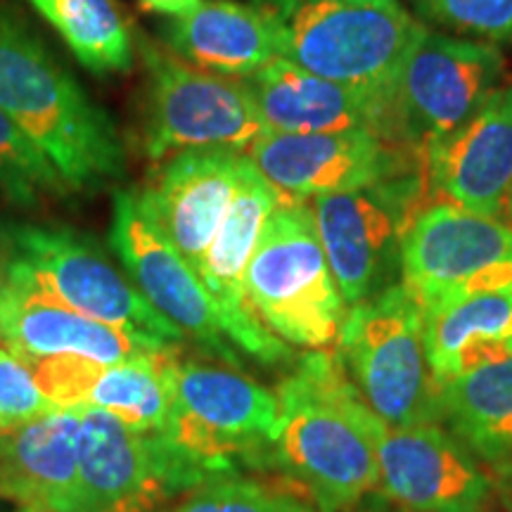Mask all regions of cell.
Masks as SVG:
<instances>
[{"label": "cell", "instance_id": "cell-7", "mask_svg": "<svg viewBox=\"0 0 512 512\" xmlns=\"http://www.w3.org/2000/svg\"><path fill=\"white\" fill-rule=\"evenodd\" d=\"M8 240V283L138 335L169 344L185 339L83 235L55 226H19L10 228Z\"/></svg>", "mask_w": 512, "mask_h": 512}, {"label": "cell", "instance_id": "cell-31", "mask_svg": "<svg viewBox=\"0 0 512 512\" xmlns=\"http://www.w3.org/2000/svg\"><path fill=\"white\" fill-rule=\"evenodd\" d=\"M491 472H494L498 501H501L505 510L512 512V458H508L501 465L491 467Z\"/></svg>", "mask_w": 512, "mask_h": 512}, {"label": "cell", "instance_id": "cell-33", "mask_svg": "<svg viewBox=\"0 0 512 512\" xmlns=\"http://www.w3.org/2000/svg\"><path fill=\"white\" fill-rule=\"evenodd\" d=\"M349 512H411V510L401 508V505L389 501V498L384 496L382 491H375V494L363 498V501L358 503L356 508H351Z\"/></svg>", "mask_w": 512, "mask_h": 512}, {"label": "cell", "instance_id": "cell-36", "mask_svg": "<svg viewBox=\"0 0 512 512\" xmlns=\"http://www.w3.org/2000/svg\"><path fill=\"white\" fill-rule=\"evenodd\" d=\"M22 512H34V510H24V508H22Z\"/></svg>", "mask_w": 512, "mask_h": 512}, {"label": "cell", "instance_id": "cell-15", "mask_svg": "<svg viewBox=\"0 0 512 512\" xmlns=\"http://www.w3.org/2000/svg\"><path fill=\"white\" fill-rule=\"evenodd\" d=\"M110 245L128 280L152 309L174 323L185 337L195 339L207 354L238 368V351L223 332L209 292L204 290L195 268L150 219L138 192L114 195Z\"/></svg>", "mask_w": 512, "mask_h": 512}, {"label": "cell", "instance_id": "cell-13", "mask_svg": "<svg viewBox=\"0 0 512 512\" xmlns=\"http://www.w3.org/2000/svg\"><path fill=\"white\" fill-rule=\"evenodd\" d=\"M247 159L285 202L366 188L425 166L420 152L368 128L339 133L266 131L247 147Z\"/></svg>", "mask_w": 512, "mask_h": 512}, {"label": "cell", "instance_id": "cell-11", "mask_svg": "<svg viewBox=\"0 0 512 512\" xmlns=\"http://www.w3.org/2000/svg\"><path fill=\"white\" fill-rule=\"evenodd\" d=\"M150 74L145 152L162 159L183 150H247L266 133L245 81L192 67L143 43Z\"/></svg>", "mask_w": 512, "mask_h": 512}, {"label": "cell", "instance_id": "cell-2", "mask_svg": "<svg viewBox=\"0 0 512 512\" xmlns=\"http://www.w3.org/2000/svg\"><path fill=\"white\" fill-rule=\"evenodd\" d=\"M0 107L53 162L67 188L124 174L114 121L8 5H0Z\"/></svg>", "mask_w": 512, "mask_h": 512}, {"label": "cell", "instance_id": "cell-5", "mask_svg": "<svg viewBox=\"0 0 512 512\" xmlns=\"http://www.w3.org/2000/svg\"><path fill=\"white\" fill-rule=\"evenodd\" d=\"M335 354L370 411L394 427L437 422L422 311L401 283L349 306Z\"/></svg>", "mask_w": 512, "mask_h": 512}, {"label": "cell", "instance_id": "cell-6", "mask_svg": "<svg viewBox=\"0 0 512 512\" xmlns=\"http://www.w3.org/2000/svg\"><path fill=\"white\" fill-rule=\"evenodd\" d=\"M278 396L233 366L183 361L171 370V415L162 432L209 477L264 467L278 434Z\"/></svg>", "mask_w": 512, "mask_h": 512}, {"label": "cell", "instance_id": "cell-35", "mask_svg": "<svg viewBox=\"0 0 512 512\" xmlns=\"http://www.w3.org/2000/svg\"><path fill=\"white\" fill-rule=\"evenodd\" d=\"M5 432V427H3V422H0V434H3Z\"/></svg>", "mask_w": 512, "mask_h": 512}, {"label": "cell", "instance_id": "cell-23", "mask_svg": "<svg viewBox=\"0 0 512 512\" xmlns=\"http://www.w3.org/2000/svg\"><path fill=\"white\" fill-rule=\"evenodd\" d=\"M166 38L181 60L228 79H247L283 57L278 22L259 3L200 0L174 19Z\"/></svg>", "mask_w": 512, "mask_h": 512}, {"label": "cell", "instance_id": "cell-10", "mask_svg": "<svg viewBox=\"0 0 512 512\" xmlns=\"http://www.w3.org/2000/svg\"><path fill=\"white\" fill-rule=\"evenodd\" d=\"M401 285L422 316L475 294L512 290V228L448 202H430L401 245Z\"/></svg>", "mask_w": 512, "mask_h": 512}, {"label": "cell", "instance_id": "cell-8", "mask_svg": "<svg viewBox=\"0 0 512 512\" xmlns=\"http://www.w3.org/2000/svg\"><path fill=\"white\" fill-rule=\"evenodd\" d=\"M430 188L425 166L311 200L320 245L347 306L401 283V245Z\"/></svg>", "mask_w": 512, "mask_h": 512}, {"label": "cell", "instance_id": "cell-18", "mask_svg": "<svg viewBox=\"0 0 512 512\" xmlns=\"http://www.w3.org/2000/svg\"><path fill=\"white\" fill-rule=\"evenodd\" d=\"M178 347L124 363L86 358L27 361L57 408H98L138 432H164L171 415V370Z\"/></svg>", "mask_w": 512, "mask_h": 512}, {"label": "cell", "instance_id": "cell-29", "mask_svg": "<svg viewBox=\"0 0 512 512\" xmlns=\"http://www.w3.org/2000/svg\"><path fill=\"white\" fill-rule=\"evenodd\" d=\"M418 15L484 43H512V0H413Z\"/></svg>", "mask_w": 512, "mask_h": 512}, {"label": "cell", "instance_id": "cell-14", "mask_svg": "<svg viewBox=\"0 0 512 512\" xmlns=\"http://www.w3.org/2000/svg\"><path fill=\"white\" fill-rule=\"evenodd\" d=\"M380 491L411 512H491L494 477L439 422L394 427L370 415Z\"/></svg>", "mask_w": 512, "mask_h": 512}, {"label": "cell", "instance_id": "cell-30", "mask_svg": "<svg viewBox=\"0 0 512 512\" xmlns=\"http://www.w3.org/2000/svg\"><path fill=\"white\" fill-rule=\"evenodd\" d=\"M53 411L57 406L41 392L29 363L10 349H0V422L5 430Z\"/></svg>", "mask_w": 512, "mask_h": 512}, {"label": "cell", "instance_id": "cell-34", "mask_svg": "<svg viewBox=\"0 0 512 512\" xmlns=\"http://www.w3.org/2000/svg\"><path fill=\"white\" fill-rule=\"evenodd\" d=\"M505 211H508V216H510V221H512V190H510V195H508V202H505Z\"/></svg>", "mask_w": 512, "mask_h": 512}, {"label": "cell", "instance_id": "cell-32", "mask_svg": "<svg viewBox=\"0 0 512 512\" xmlns=\"http://www.w3.org/2000/svg\"><path fill=\"white\" fill-rule=\"evenodd\" d=\"M140 5L150 12H159V15L176 19L185 15V12H190L192 8H197L200 0H140Z\"/></svg>", "mask_w": 512, "mask_h": 512}, {"label": "cell", "instance_id": "cell-24", "mask_svg": "<svg viewBox=\"0 0 512 512\" xmlns=\"http://www.w3.org/2000/svg\"><path fill=\"white\" fill-rule=\"evenodd\" d=\"M434 382L512 356V290L475 294L422 316Z\"/></svg>", "mask_w": 512, "mask_h": 512}, {"label": "cell", "instance_id": "cell-28", "mask_svg": "<svg viewBox=\"0 0 512 512\" xmlns=\"http://www.w3.org/2000/svg\"><path fill=\"white\" fill-rule=\"evenodd\" d=\"M67 188L53 162L0 107V192L10 202L31 204Z\"/></svg>", "mask_w": 512, "mask_h": 512}, {"label": "cell", "instance_id": "cell-20", "mask_svg": "<svg viewBox=\"0 0 512 512\" xmlns=\"http://www.w3.org/2000/svg\"><path fill=\"white\" fill-rule=\"evenodd\" d=\"M245 155L233 150H183L169 159L140 202L188 264L200 266L238 190Z\"/></svg>", "mask_w": 512, "mask_h": 512}, {"label": "cell", "instance_id": "cell-16", "mask_svg": "<svg viewBox=\"0 0 512 512\" xmlns=\"http://www.w3.org/2000/svg\"><path fill=\"white\" fill-rule=\"evenodd\" d=\"M283 202L254 164L242 159L238 190L219 233L204 252L197 278L209 292L230 344L256 361L275 366L292 358L290 344L268 332L247 304L245 273L271 211Z\"/></svg>", "mask_w": 512, "mask_h": 512}, {"label": "cell", "instance_id": "cell-26", "mask_svg": "<svg viewBox=\"0 0 512 512\" xmlns=\"http://www.w3.org/2000/svg\"><path fill=\"white\" fill-rule=\"evenodd\" d=\"M88 72L107 76L133 67V38L114 0H27Z\"/></svg>", "mask_w": 512, "mask_h": 512}, {"label": "cell", "instance_id": "cell-9", "mask_svg": "<svg viewBox=\"0 0 512 512\" xmlns=\"http://www.w3.org/2000/svg\"><path fill=\"white\" fill-rule=\"evenodd\" d=\"M503 72L494 43L422 27L389 91V138L422 155L479 110Z\"/></svg>", "mask_w": 512, "mask_h": 512}, {"label": "cell", "instance_id": "cell-19", "mask_svg": "<svg viewBox=\"0 0 512 512\" xmlns=\"http://www.w3.org/2000/svg\"><path fill=\"white\" fill-rule=\"evenodd\" d=\"M0 342L24 361L67 356L95 363L136 361L181 347L81 316L8 280L0 285Z\"/></svg>", "mask_w": 512, "mask_h": 512}, {"label": "cell", "instance_id": "cell-3", "mask_svg": "<svg viewBox=\"0 0 512 512\" xmlns=\"http://www.w3.org/2000/svg\"><path fill=\"white\" fill-rule=\"evenodd\" d=\"M280 29L283 57L323 79L382 95L425 24L399 0H254Z\"/></svg>", "mask_w": 512, "mask_h": 512}, {"label": "cell", "instance_id": "cell-27", "mask_svg": "<svg viewBox=\"0 0 512 512\" xmlns=\"http://www.w3.org/2000/svg\"><path fill=\"white\" fill-rule=\"evenodd\" d=\"M166 512H320L294 484L223 472L197 484Z\"/></svg>", "mask_w": 512, "mask_h": 512}, {"label": "cell", "instance_id": "cell-4", "mask_svg": "<svg viewBox=\"0 0 512 512\" xmlns=\"http://www.w3.org/2000/svg\"><path fill=\"white\" fill-rule=\"evenodd\" d=\"M247 304L290 347L330 349L347 316L309 202L271 211L245 273Z\"/></svg>", "mask_w": 512, "mask_h": 512}, {"label": "cell", "instance_id": "cell-21", "mask_svg": "<svg viewBox=\"0 0 512 512\" xmlns=\"http://www.w3.org/2000/svg\"><path fill=\"white\" fill-rule=\"evenodd\" d=\"M245 81L266 131L339 133L368 128L389 138V102L299 67L287 57L268 62Z\"/></svg>", "mask_w": 512, "mask_h": 512}, {"label": "cell", "instance_id": "cell-1", "mask_svg": "<svg viewBox=\"0 0 512 512\" xmlns=\"http://www.w3.org/2000/svg\"><path fill=\"white\" fill-rule=\"evenodd\" d=\"M280 408L268 465L278 467L320 512H349L380 491L370 406L335 349L306 351L275 389Z\"/></svg>", "mask_w": 512, "mask_h": 512}, {"label": "cell", "instance_id": "cell-17", "mask_svg": "<svg viewBox=\"0 0 512 512\" xmlns=\"http://www.w3.org/2000/svg\"><path fill=\"white\" fill-rule=\"evenodd\" d=\"M422 159L432 202L484 216L505 211L512 190V83L496 88L463 126L427 145Z\"/></svg>", "mask_w": 512, "mask_h": 512}, {"label": "cell", "instance_id": "cell-12", "mask_svg": "<svg viewBox=\"0 0 512 512\" xmlns=\"http://www.w3.org/2000/svg\"><path fill=\"white\" fill-rule=\"evenodd\" d=\"M83 512H155L209 475L162 432H138L98 408H76Z\"/></svg>", "mask_w": 512, "mask_h": 512}, {"label": "cell", "instance_id": "cell-25", "mask_svg": "<svg viewBox=\"0 0 512 512\" xmlns=\"http://www.w3.org/2000/svg\"><path fill=\"white\" fill-rule=\"evenodd\" d=\"M437 422L489 470L512 458V356L439 382Z\"/></svg>", "mask_w": 512, "mask_h": 512}, {"label": "cell", "instance_id": "cell-22", "mask_svg": "<svg viewBox=\"0 0 512 512\" xmlns=\"http://www.w3.org/2000/svg\"><path fill=\"white\" fill-rule=\"evenodd\" d=\"M76 408L0 434V498L34 512H83Z\"/></svg>", "mask_w": 512, "mask_h": 512}]
</instances>
